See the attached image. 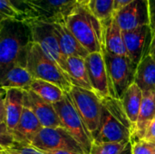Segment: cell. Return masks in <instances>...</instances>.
Returning <instances> with one entry per match:
<instances>
[{
    "instance_id": "1",
    "label": "cell",
    "mask_w": 155,
    "mask_h": 154,
    "mask_svg": "<svg viewBox=\"0 0 155 154\" xmlns=\"http://www.w3.org/2000/svg\"><path fill=\"white\" fill-rule=\"evenodd\" d=\"M33 43L29 24L18 20H1L0 75L15 65L26 67L28 54Z\"/></svg>"
},
{
    "instance_id": "2",
    "label": "cell",
    "mask_w": 155,
    "mask_h": 154,
    "mask_svg": "<svg viewBox=\"0 0 155 154\" xmlns=\"http://www.w3.org/2000/svg\"><path fill=\"white\" fill-rule=\"evenodd\" d=\"M64 22L89 54L103 52L104 27L102 21L89 10L87 5L78 4Z\"/></svg>"
},
{
    "instance_id": "3",
    "label": "cell",
    "mask_w": 155,
    "mask_h": 154,
    "mask_svg": "<svg viewBox=\"0 0 155 154\" xmlns=\"http://www.w3.org/2000/svg\"><path fill=\"white\" fill-rule=\"evenodd\" d=\"M26 68L34 79H40L56 84L66 93H69L74 86L69 75L52 61L35 43H33L30 48Z\"/></svg>"
},
{
    "instance_id": "4",
    "label": "cell",
    "mask_w": 155,
    "mask_h": 154,
    "mask_svg": "<svg viewBox=\"0 0 155 154\" xmlns=\"http://www.w3.org/2000/svg\"><path fill=\"white\" fill-rule=\"evenodd\" d=\"M54 107L62 127L81 145L84 153L89 154L94 138L74 105L70 94L66 93L61 101L54 103Z\"/></svg>"
},
{
    "instance_id": "5",
    "label": "cell",
    "mask_w": 155,
    "mask_h": 154,
    "mask_svg": "<svg viewBox=\"0 0 155 154\" xmlns=\"http://www.w3.org/2000/svg\"><path fill=\"white\" fill-rule=\"evenodd\" d=\"M102 53L109 76L111 95L122 100L127 89L134 84L137 68L127 56L111 54L104 48Z\"/></svg>"
},
{
    "instance_id": "6",
    "label": "cell",
    "mask_w": 155,
    "mask_h": 154,
    "mask_svg": "<svg viewBox=\"0 0 155 154\" xmlns=\"http://www.w3.org/2000/svg\"><path fill=\"white\" fill-rule=\"evenodd\" d=\"M74 105L93 135L100 126L104 104L102 99L91 90L73 86L69 93Z\"/></svg>"
},
{
    "instance_id": "7",
    "label": "cell",
    "mask_w": 155,
    "mask_h": 154,
    "mask_svg": "<svg viewBox=\"0 0 155 154\" xmlns=\"http://www.w3.org/2000/svg\"><path fill=\"white\" fill-rule=\"evenodd\" d=\"M27 24H29L31 27L34 43L37 44L45 54L68 74L67 57L63 54L60 48L52 24L44 21H33Z\"/></svg>"
},
{
    "instance_id": "8",
    "label": "cell",
    "mask_w": 155,
    "mask_h": 154,
    "mask_svg": "<svg viewBox=\"0 0 155 154\" xmlns=\"http://www.w3.org/2000/svg\"><path fill=\"white\" fill-rule=\"evenodd\" d=\"M77 5V0H31L30 22L44 21L52 24L65 21Z\"/></svg>"
},
{
    "instance_id": "9",
    "label": "cell",
    "mask_w": 155,
    "mask_h": 154,
    "mask_svg": "<svg viewBox=\"0 0 155 154\" xmlns=\"http://www.w3.org/2000/svg\"><path fill=\"white\" fill-rule=\"evenodd\" d=\"M31 145L40 151L64 150L85 154L81 145L63 127H43L32 142Z\"/></svg>"
},
{
    "instance_id": "10",
    "label": "cell",
    "mask_w": 155,
    "mask_h": 154,
    "mask_svg": "<svg viewBox=\"0 0 155 154\" xmlns=\"http://www.w3.org/2000/svg\"><path fill=\"white\" fill-rule=\"evenodd\" d=\"M24 90L2 88L0 126L12 135L15 130L24 109Z\"/></svg>"
},
{
    "instance_id": "11",
    "label": "cell",
    "mask_w": 155,
    "mask_h": 154,
    "mask_svg": "<svg viewBox=\"0 0 155 154\" xmlns=\"http://www.w3.org/2000/svg\"><path fill=\"white\" fill-rule=\"evenodd\" d=\"M127 56L137 68L138 64L150 54L153 33L150 25H143L131 31H123Z\"/></svg>"
},
{
    "instance_id": "12",
    "label": "cell",
    "mask_w": 155,
    "mask_h": 154,
    "mask_svg": "<svg viewBox=\"0 0 155 154\" xmlns=\"http://www.w3.org/2000/svg\"><path fill=\"white\" fill-rule=\"evenodd\" d=\"M122 31H131L150 25L149 1L134 0L114 14Z\"/></svg>"
},
{
    "instance_id": "13",
    "label": "cell",
    "mask_w": 155,
    "mask_h": 154,
    "mask_svg": "<svg viewBox=\"0 0 155 154\" xmlns=\"http://www.w3.org/2000/svg\"><path fill=\"white\" fill-rule=\"evenodd\" d=\"M132 132L114 118L104 107L100 126L94 134V143H113L131 142Z\"/></svg>"
},
{
    "instance_id": "14",
    "label": "cell",
    "mask_w": 155,
    "mask_h": 154,
    "mask_svg": "<svg viewBox=\"0 0 155 154\" xmlns=\"http://www.w3.org/2000/svg\"><path fill=\"white\" fill-rule=\"evenodd\" d=\"M89 80L93 91L104 99L111 95V87L103 53H93L85 58Z\"/></svg>"
},
{
    "instance_id": "15",
    "label": "cell",
    "mask_w": 155,
    "mask_h": 154,
    "mask_svg": "<svg viewBox=\"0 0 155 154\" xmlns=\"http://www.w3.org/2000/svg\"><path fill=\"white\" fill-rule=\"evenodd\" d=\"M24 106L29 108L44 128L62 127L54 104L45 101L31 90H24Z\"/></svg>"
},
{
    "instance_id": "16",
    "label": "cell",
    "mask_w": 155,
    "mask_h": 154,
    "mask_svg": "<svg viewBox=\"0 0 155 154\" xmlns=\"http://www.w3.org/2000/svg\"><path fill=\"white\" fill-rule=\"evenodd\" d=\"M42 128L43 126L35 113L29 108L24 106L20 121L12 133L14 143L31 145Z\"/></svg>"
},
{
    "instance_id": "17",
    "label": "cell",
    "mask_w": 155,
    "mask_h": 154,
    "mask_svg": "<svg viewBox=\"0 0 155 154\" xmlns=\"http://www.w3.org/2000/svg\"><path fill=\"white\" fill-rule=\"evenodd\" d=\"M102 24L104 27V49L114 55L127 56L123 31L114 15L103 20Z\"/></svg>"
},
{
    "instance_id": "18",
    "label": "cell",
    "mask_w": 155,
    "mask_h": 154,
    "mask_svg": "<svg viewBox=\"0 0 155 154\" xmlns=\"http://www.w3.org/2000/svg\"><path fill=\"white\" fill-rule=\"evenodd\" d=\"M52 25L57 37L60 48L66 57L79 56L85 59L89 55L87 50L84 49V47L77 41L74 35L68 29L64 21L52 23Z\"/></svg>"
},
{
    "instance_id": "19",
    "label": "cell",
    "mask_w": 155,
    "mask_h": 154,
    "mask_svg": "<svg viewBox=\"0 0 155 154\" xmlns=\"http://www.w3.org/2000/svg\"><path fill=\"white\" fill-rule=\"evenodd\" d=\"M155 120V92L145 91L143 93L142 106L138 116L135 130L131 142L143 139L148 128Z\"/></svg>"
},
{
    "instance_id": "20",
    "label": "cell",
    "mask_w": 155,
    "mask_h": 154,
    "mask_svg": "<svg viewBox=\"0 0 155 154\" xmlns=\"http://www.w3.org/2000/svg\"><path fill=\"white\" fill-rule=\"evenodd\" d=\"M34 77L26 67L15 65L7 70L4 74L0 75L1 88L5 89H29L34 81Z\"/></svg>"
},
{
    "instance_id": "21",
    "label": "cell",
    "mask_w": 155,
    "mask_h": 154,
    "mask_svg": "<svg viewBox=\"0 0 155 154\" xmlns=\"http://www.w3.org/2000/svg\"><path fill=\"white\" fill-rule=\"evenodd\" d=\"M30 2L31 0H0L1 20L11 19L30 22Z\"/></svg>"
},
{
    "instance_id": "22",
    "label": "cell",
    "mask_w": 155,
    "mask_h": 154,
    "mask_svg": "<svg viewBox=\"0 0 155 154\" xmlns=\"http://www.w3.org/2000/svg\"><path fill=\"white\" fill-rule=\"evenodd\" d=\"M143 93V92L142 91V89L136 84H133L124 93L121 100L123 103L124 111L126 113V115L133 127L132 136L134 134V132L135 130V126L138 121V116H139L141 106H142Z\"/></svg>"
},
{
    "instance_id": "23",
    "label": "cell",
    "mask_w": 155,
    "mask_h": 154,
    "mask_svg": "<svg viewBox=\"0 0 155 154\" xmlns=\"http://www.w3.org/2000/svg\"><path fill=\"white\" fill-rule=\"evenodd\" d=\"M67 74L74 86L93 91L84 58L79 56L67 57Z\"/></svg>"
},
{
    "instance_id": "24",
    "label": "cell",
    "mask_w": 155,
    "mask_h": 154,
    "mask_svg": "<svg viewBox=\"0 0 155 154\" xmlns=\"http://www.w3.org/2000/svg\"><path fill=\"white\" fill-rule=\"evenodd\" d=\"M134 84H136L143 92H155V59L150 54L138 64Z\"/></svg>"
},
{
    "instance_id": "25",
    "label": "cell",
    "mask_w": 155,
    "mask_h": 154,
    "mask_svg": "<svg viewBox=\"0 0 155 154\" xmlns=\"http://www.w3.org/2000/svg\"><path fill=\"white\" fill-rule=\"evenodd\" d=\"M29 90L52 104L61 101L66 94V93L56 84L40 79H35L31 84Z\"/></svg>"
},
{
    "instance_id": "26",
    "label": "cell",
    "mask_w": 155,
    "mask_h": 154,
    "mask_svg": "<svg viewBox=\"0 0 155 154\" xmlns=\"http://www.w3.org/2000/svg\"><path fill=\"white\" fill-rule=\"evenodd\" d=\"M104 107L114 117L116 118L122 124H124L126 128H128L131 132L133 131L132 124L126 115V113L124 111L123 103L121 100L109 96L104 99H102Z\"/></svg>"
},
{
    "instance_id": "27",
    "label": "cell",
    "mask_w": 155,
    "mask_h": 154,
    "mask_svg": "<svg viewBox=\"0 0 155 154\" xmlns=\"http://www.w3.org/2000/svg\"><path fill=\"white\" fill-rule=\"evenodd\" d=\"M115 0H89L87 7L101 21L111 17L114 14Z\"/></svg>"
},
{
    "instance_id": "28",
    "label": "cell",
    "mask_w": 155,
    "mask_h": 154,
    "mask_svg": "<svg viewBox=\"0 0 155 154\" xmlns=\"http://www.w3.org/2000/svg\"><path fill=\"white\" fill-rule=\"evenodd\" d=\"M129 143H93L89 154H121L127 147Z\"/></svg>"
},
{
    "instance_id": "29",
    "label": "cell",
    "mask_w": 155,
    "mask_h": 154,
    "mask_svg": "<svg viewBox=\"0 0 155 154\" xmlns=\"http://www.w3.org/2000/svg\"><path fill=\"white\" fill-rule=\"evenodd\" d=\"M0 154H45L42 151L32 145H23L14 143L8 146L1 147Z\"/></svg>"
},
{
    "instance_id": "30",
    "label": "cell",
    "mask_w": 155,
    "mask_h": 154,
    "mask_svg": "<svg viewBox=\"0 0 155 154\" xmlns=\"http://www.w3.org/2000/svg\"><path fill=\"white\" fill-rule=\"evenodd\" d=\"M133 154H155V142L139 139L131 142Z\"/></svg>"
},
{
    "instance_id": "31",
    "label": "cell",
    "mask_w": 155,
    "mask_h": 154,
    "mask_svg": "<svg viewBox=\"0 0 155 154\" xmlns=\"http://www.w3.org/2000/svg\"><path fill=\"white\" fill-rule=\"evenodd\" d=\"M149 1V14H150V27L155 34V0Z\"/></svg>"
},
{
    "instance_id": "32",
    "label": "cell",
    "mask_w": 155,
    "mask_h": 154,
    "mask_svg": "<svg viewBox=\"0 0 155 154\" xmlns=\"http://www.w3.org/2000/svg\"><path fill=\"white\" fill-rule=\"evenodd\" d=\"M143 139L148 140V141H152V142H155V120L152 123L150 127L148 128L147 133H146Z\"/></svg>"
},
{
    "instance_id": "33",
    "label": "cell",
    "mask_w": 155,
    "mask_h": 154,
    "mask_svg": "<svg viewBox=\"0 0 155 154\" xmlns=\"http://www.w3.org/2000/svg\"><path fill=\"white\" fill-rule=\"evenodd\" d=\"M134 0H115L114 1V12L121 9L122 7L125 6L126 5L132 3Z\"/></svg>"
},
{
    "instance_id": "34",
    "label": "cell",
    "mask_w": 155,
    "mask_h": 154,
    "mask_svg": "<svg viewBox=\"0 0 155 154\" xmlns=\"http://www.w3.org/2000/svg\"><path fill=\"white\" fill-rule=\"evenodd\" d=\"M45 154H83L70 152V151H64V150H54V151H42Z\"/></svg>"
},
{
    "instance_id": "35",
    "label": "cell",
    "mask_w": 155,
    "mask_h": 154,
    "mask_svg": "<svg viewBox=\"0 0 155 154\" xmlns=\"http://www.w3.org/2000/svg\"><path fill=\"white\" fill-rule=\"evenodd\" d=\"M150 55L153 59H155V34H153V41H152V44H151V48H150Z\"/></svg>"
},
{
    "instance_id": "36",
    "label": "cell",
    "mask_w": 155,
    "mask_h": 154,
    "mask_svg": "<svg viewBox=\"0 0 155 154\" xmlns=\"http://www.w3.org/2000/svg\"><path fill=\"white\" fill-rule=\"evenodd\" d=\"M121 154H133L132 153V144H131V143L127 145V147L125 148V150Z\"/></svg>"
},
{
    "instance_id": "37",
    "label": "cell",
    "mask_w": 155,
    "mask_h": 154,
    "mask_svg": "<svg viewBox=\"0 0 155 154\" xmlns=\"http://www.w3.org/2000/svg\"><path fill=\"white\" fill-rule=\"evenodd\" d=\"M77 2H78V4L81 5H87L89 0H77Z\"/></svg>"
}]
</instances>
